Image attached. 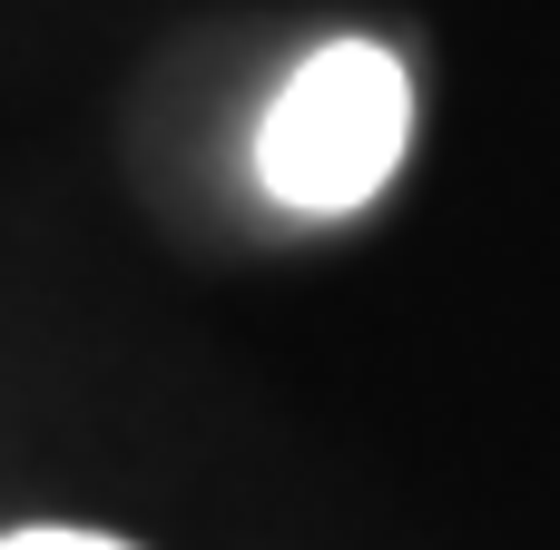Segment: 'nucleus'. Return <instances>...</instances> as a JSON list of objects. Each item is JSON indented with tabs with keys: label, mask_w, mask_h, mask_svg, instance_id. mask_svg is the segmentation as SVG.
I'll return each instance as SVG.
<instances>
[{
	"label": "nucleus",
	"mask_w": 560,
	"mask_h": 550,
	"mask_svg": "<svg viewBox=\"0 0 560 550\" xmlns=\"http://www.w3.org/2000/svg\"><path fill=\"white\" fill-rule=\"evenodd\" d=\"M404 138H413L404 59L374 49V39H335L276 89V108L256 128V177L295 217H354L394 187Z\"/></svg>",
	"instance_id": "nucleus-1"
},
{
	"label": "nucleus",
	"mask_w": 560,
	"mask_h": 550,
	"mask_svg": "<svg viewBox=\"0 0 560 550\" xmlns=\"http://www.w3.org/2000/svg\"><path fill=\"white\" fill-rule=\"evenodd\" d=\"M0 550H128V541H108V531H10Z\"/></svg>",
	"instance_id": "nucleus-2"
}]
</instances>
